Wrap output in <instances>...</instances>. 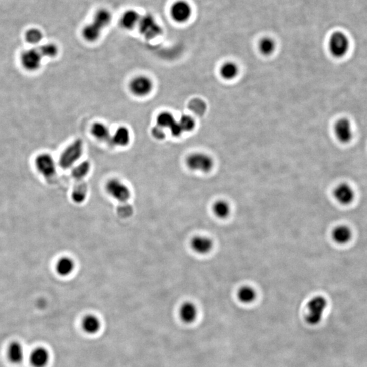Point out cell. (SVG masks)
I'll return each instance as SVG.
<instances>
[{
    "instance_id": "obj_32",
    "label": "cell",
    "mask_w": 367,
    "mask_h": 367,
    "mask_svg": "<svg viewBox=\"0 0 367 367\" xmlns=\"http://www.w3.org/2000/svg\"><path fill=\"white\" fill-rule=\"evenodd\" d=\"M42 57L54 58L59 53L58 48L55 44L49 43L44 44L38 49Z\"/></svg>"
},
{
    "instance_id": "obj_16",
    "label": "cell",
    "mask_w": 367,
    "mask_h": 367,
    "mask_svg": "<svg viewBox=\"0 0 367 367\" xmlns=\"http://www.w3.org/2000/svg\"><path fill=\"white\" fill-rule=\"evenodd\" d=\"M91 134L99 141L109 142L112 138L108 127L101 122H95L92 125Z\"/></svg>"
},
{
    "instance_id": "obj_14",
    "label": "cell",
    "mask_w": 367,
    "mask_h": 367,
    "mask_svg": "<svg viewBox=\"0 0 367 367\" xmlns=\"http://www.w3.org/2000/svg\"><path fill=\"white\" fill-rule=\"evenodd\" d=\"M85 178L75 179V184L72 192V199L75 203L81 204L84 202L88 195V185Z\"/></svg>"
},
{
    "instance_id": "obj_33",
    "label": "cell",
    "mask_w": 367,
    "mask_h": 367,
    "mask_svg": "<svg viewBox=\"0 0 367 367\" xmlns=\"http://www.w3.org/2000/svg\"><path fill=\"white\" fill-rule=\"evenodd\" d=\"M178 123L183 132H192L195 128V119L189 115H182Z\"/></svg>"
},
{
    "instance_id": "obj_20",
    "label": "cell",
    "mask_w": 367,
    "mask_h": 367,
    "mask_svg": "<svg viewBox=\"0 0 367 367\" xmlns=\"http://www.w3.org/2000/svg\"><path fill=\"white\" fill-rule=\"evenodd\" d=\"M75 269V263L72 258L69 257H63L57 261L56 271L57 274L61 276H70Z\"/></svg>"
},
{
    "instance_id": "obj_24",
    "label": "cell",
    "mask_w": 367,
    "mask_h": 367,
    "mask_svg": "<svg viewBox=\"0 0 367 367\" xmlns=\"http://www.w3.org/2000/svg\"><path fill=\"white\" fill-rule=\"evenodd\" d=\"M112 21V15L106 9H100L94 16V24L99 26L101 30L108 26Z\"/></svg>"
},
{
    "instance_id": "obj_9",
    "label": "cell",
    "mask_w": 367,
    "mask_h": 367,
    "mask_svg": "<svg viewBox=\"0 0 367 367\" xmlns=\"http://www.w3.org/2000/svg\"><path fill=\"white\" fill-rule=\"evenodd\" d=\"M42 56L38 49L26 50L21 54L20 59L23 68L29 72L38 70L41 66Z\"/></svg>"
},
{
    "instance_id": "obj_23",
    "label": "cell",
    "mask_w": 367,
    "mask_h": 367,
    "mask_svg": "<svg viewBox=\"0 0 367 367\" xmlns=\"http://www.w3.org/2000/svg\"><path fill=\"white\" fill-rule=\"evenodd\" d=\"M102 30L98 27L97 25L91 22V24L86 25L82 30V36L84 39L88 42H95L99 39Z\"/></svg>"
},
{
    "instance_id": "obj_4",
    "label": "cell",
    "mask_w": 367,
    "mask_h": 367,
    "mask_svg": "<svg viewBox=\"0 0 367 367\" xmlns=\"http://www.w3.org/2000/svg\"><path fill=\"white\" fill-rule=\"evenodd\" d=\"M349 40L346 34L341 32H334L330 37L328 48L330 53L335 58L345 57L349 50Z\"/></svg>"
},
{
    "instance_id": "obj_22",
    "label": "cell",
    "mask_w": 367,
    "mask_h": 367,
    "mask_svg": "<svg viewBox=\"0 0 367 367\" xmlns=\"http://www.w3.org/2000/svg\"><path fill=\"white\" fill-rule=\"evenodd\" d=\"M8 357L11 362L19 364L24 358V351L20 343L17 342L11 343L8 349Z\"/></svg>"
},
{
    "instance_id": "obj_3",
    "label": "cell",
    "mask_w": 367,
    "mask_h": 367,
    "mask_svg": "<svg viewBox=\"0 0 367 367\" xmlns=\"http://www.w3.org/2000/svg\"><path fill=\"white\" fill-rule=\"evenodd\" d=\"M186 164L189 170L194 172L208 173L214 168V160L207 154L197 152L188 156Z\"/></svg>"
},
{
    "instance_id": "obj_6",
    "label": "cell",
    "mask_w": 367,
    "mask_h": 367,
    "mask_svg": "<svg viewBox=\"0 0 367 367\" xmlns=\"http://www.w3.org/2000/svg\"><path fill=\"white\" fill-rule=\"evenodd\" d=\"M153 80L145 75L134 77L128 84L130 93L138 97H147L153 91Z\"/></svg>"
},
{
    "instance_id": "obj_13",
    "label": "cell",
    "mask_w": 367,
    "mask_h": 367,
    "mask_svg": "<svg viewBox=\"0 0 367 367\" xmlns=\"http://www.w3.org/2000/svg\"><path fill=\"white\" fill-rule=\"evenodd\" d=\"M213 247L214 242L210 238L205 236H195L191 239V249L199 255H207L212 251Z\"/></svg>"
},
{
    "instance_id": "obj_1",
    "label": "cell",
    "mask_w": 367,
    "mask_h": 367,
    "mask_svg": "<svg viewBox=\"0 0 367 367\" xmlns=\"http://www.w3.org/2000/svg\"><path fill=\"white\" fill-rule=\"evenodd\" d=\"M83 141L80 138L75 140L63 151L59 157V165L63 170L72 168L83 154Z\"/></svg>"
},
{
    "instance_id": "obj_15",
    "label": "cell",
    "mask_w": 367,
    "mask_h": 367,
    "mask_svg": "<svg viewBox=\"0 0 367 367\" xmlns=\"http://www.w3.org/2000/svg\"><path fill=\"white\" fill-rule=\"evenodd\" d=\"M332 237L336 243L344 245L350 241L352 238V231L347 225H339L332 231Z\"/></svg>"
},
{
    "instance_id": "obj_11",
    "label": "cell",
    "mask_w": 367,
    "mask_h": 367,
    "mask_svg": "<svg viewBox=\"0 0 367 367\" xmlns=\"http://www.w3.org/2000/svg\"><path fill=\"white\" fill-rule=\"evenodd\" d=\"M192 8L187 2L179 0L171 8V15L174 20L178 23H184L191 17Z\"/></svg>"
},
{
    "instance_id": "obj_7",
    "label": "cell",
    "mask_w": 367,
    "mask_h": 367,
    "mask_svg": "<svg viewBox=\"0 0 367 367\" xmlns=\"http://www.w3.org/2000/svg\"><path fill=\"white\" fill-rule=\"evenodd\" d=\"M138 26L142 35L148 40L154 39L162 34V29L151 15L140 17Z\"/></svg>"
},
{
    "instance_id": "obj_25",
    "label": "cell",
    "mask_w": 367,
    "mask_h": 367,
    "mask_svg": "<svg viewBox=\"0 0 367 367\" xmlns=\"http://www.w3.org/2000/svg\"><path fill=\"white\" fill-rule=\"evenodd\" d=\"M239 68L233 62H226L220 68V75L224 79L233 80L239 74Z\"/></svg>"
},
{
    "instance_id": "obj_10",
    "label": "cell",
    "mask_w": 367,
    "mask_h": 367,
    "mask_svg": "<svg viewBox=\"0 0 367 367\" xmlns=\"http://www.w3.org/2000/svg\"><path fill=\"white\" fill-rule=\"evenodd\" d=\"M334 132L338 141L341 144H349L353 140L352 125L349 119L342 118L338 120L334 127Z\"/></svg>"
},
{
    "instance_id": "obj_30",
    "label": "cell",
    "mask_w": 367,
    "mask_h": 367,
    "mask_svg": "<svg viewBox=\"0 0 367 367\" xmlns=\"http://www.w3.org/2000/svg\"><path fill=\"white\" fill-rule=\"evenodd\" d=\"M91 170V163L88 161H84L75 166L72 171V176L74 179L85 178Z\"/></svg>"
},
{
    "instance_id": "obj_29",
    "label": "cell",
    "mask_w": 367,
    "mask_h": 367,
    "mask_svg": "<svg viewBox=\"0 0 367 367\" xmlns=\"http://www.w3.org/2000/svg\"><path fill=\"white\" fill-rule=\"evenodd\" d=\"M237 297L241 303H251L257 297V293L251 286H243L238 291Z\"/></svg>"
},
{
    "instance_id": "obj_17",
    "label": "cell",
    "mask_w": 367,
    "mask_h": 367,
    "mask_svg": "<svg viewBox=\"0 0 367 367\" xmlns=\"http://www.w3.org/2000/svg\"><path fill=\"white\" fill-rule=\"evenodd\" d=\"M130 130L125 126L119 127L111 138V142L117 147H124L130 142Z\"/></svg>"
},
{
    "instance_id": "obj_31",
    "label": "cell",
    "mask_w": 367,
    "mask_h": 367,
    "mask_svg": "<svg viewBox=\"0 0 367 367\" xmlns=\"http://www.w3.org/2000/svg\"><path fill=\"white\" fill-rule=\"evenodd\" d=\"M259 49L261 53L264 55H272L276 49V43L272 38H263L259 44Z\"/></svg>"
},
{
    "instance_id": "obj_5",
    "label": "cell",
    "mask_w": 367,
    "mask_h": 367,
    "mask_svg": "<svg viewBox=\"0 0 367 367\" xmlns=\"http://www.w3.org/2000/svg\"><path fill=\"white\" fill-rule=\"evenodd\" d=\"M105 191L119 203H127L131 197L130 188L118 178H111L105 184Z\"/></svg>"
},
{
    "instance_id": "obj_19",
    "label": "cell",
    "mask_w": 367,
    "mask_h": 367,
    "mask_svg": "<svg viewBox=\"0 0 367 367\" xmlns=\"http://www.w3.org/2000/svg\"><path fill=\"white\" fill-rule=\"evenodd\" d=\"M198 314L197 307L194 303L186 302L180 307V318L186 323H192L197 318Z\"/></svg>"
},
{
    "instance_id": "obj_34",
    "label": "cell",
    "mask_w": 367,
    "mask_h": 367,
    "mask_svg": "<svg viewBox=\"0 0 367 367\" xmlns=\"http://www.w3.org/2000/svg\"><path fill=\"white\" fill-rule=\"evenodd\" d=\"M25 38L28 43L36 44L41 41L43 38V34L38 29L32 28L27 31Z\"/></svg>"
},
{
    "instance_id": "obj_18",
    "label": "cell",
    "mask_w": 367,
    "mask_h": 367,
    "mask_svg": "<svg viewBox=\"0 0 367 367\" xmlns=\"http://www.w3.org/2000/svg\"><path fill=\"white\" fill-rule=\"evenodd\" d=\"M49 360V354L47 349L39 347L34 349L30 355V362L34 367H44Z\"/></svg>"
},
{
    "instance_id": "obj_28",
    "label": "cell",
    "mask_w": 367,
    "mask_h": 367,
    "mask_svg": "<svg viewBox=\"0 0 367 367\" xmlns=\"http://www.w3.org/2000/svg\"><path fill=\"white\" fill-rule=\"evenodd\" d=\"M176 120L174 115L168 111L159 113L157 117V126L165 129H170L176 124Z\"/></svg>"
},
{
    "instance_id": "obj_8",
    "label": "cell",
    "mask_w": 367,
    "mask_h": 367,
    "mask_svg": "<svg viewBox=\"0 0 367 367\" xmlns=\"http://www.w3.org/2000/svg\"><path fill=\"white\" fill-rule=\"evenodd\" d=\"M35 165L38 172L47 179L53 178L56 174V164L49 154L42 153L38 155L35 159Z\"/></svg>"
},
{
    "instance_id": "obj_26",
    "label": "cell",
    "mask_w": 367,
    "mask_h": 367,
    "mask_svg": "<svg viewBox=\"0 0 367 367\" xmlns=\"http://www.w3.org/2000/svg\"><path fill=\"white\" fill-rule=\"evenodd\" d=\"M101 323L97 317L89 315L82 321V328L88 334H95L99 331Z\"/></svg>"
},
{
    "instance_id": "obj_21",
    "label": "cell",
    "mask_w": 367,
    "mask_h": 367,
    "mask_svg": "<svg viewBox=\"0 0 367 367\" xmlns=\"http://www.w3.org/2000/svg\"><path fill=\"white\" fill-rule=\"evenodd\" d=\"M140 17L134 10H128L124 13L120 19V24L126 30L133 29L139 23Z\"/></svg>"
},
{
    "instance_id": "obj_35",
    "label": "cell",
    "mask_w": 367,
    "mask_h": 367,
    "mask_svg": "<svg viewBox=\"0 0 367 367\" xmlns=\"http://www.w3.org/2000/svg\"><path fill=\"white\" fill-rule=\"evenodd\" d=\"M191 108L195 111V112L201 114L205 112L206 106L201 100H195L191 103Z\"/></svg>"
},
{
    "instance_id": "obj_36",
    "label": "cell",
    "mask_w": 367,
    "mask_h": 367,
    "mask_svg": "<svg viewBox=\"0 0 367 367\" xmlns=\"http://www.w3.org/2000/svg\"><path fill=\"white\" fill-rule=\"evenodd\" d=\"M163 130H164V129L161 128L160 127L157 126L154 127V128L152 129V136H153V137L156 138L157 140H164L165 134Z\"/></svg>"
},
{
    "instance_id": "obj_12",
    "label": "cell",
    "mask_w": 367,
    "mask_h": 367,
    "mask_svg": "<svg viewBox=\"0 0 367 367\" xmlns=\"http://www.w3.org/2000/svg\"><path fill=\"white\" fill-rule=\"evenodd\" d=\"M334 196L341 205H347L352 203L355 198V192L349 184H339L334 191Z\"/></svg>"
},
{
    "instance_id": "obj_2",
    "label": "cell",
    "mask_w": 367,
    "mask_h": 367,
    "mask_svg": "<svg viewBox=\"0 0 367 367\" xmlns=\"http://www.w3.org/2000/svg\"><path fill=\"white\" fill-rule=\"evenodd\" d=\"M327 304V301L322 296H316L309 301L305 320L309 325L316 326L322 322Z\"/></svg>"
},
{
    "instance_id": "obj_27",
    "label": "cell",
    "mask_w": 367,
    "mask_h": 367,
    "mask_svg": "<svg viewBox=\"0 0 367 367\" xmlns=\"http://www.w3.org/2000/svg\"><path fill=\"white\" fill-rule=\"evenodd\" d=\"M230 205L223 200L216 201L213 205V212H214L215 216L218 217V218L225 219L229 216L230 214Z\"/></svg>"
}]
</instances>
